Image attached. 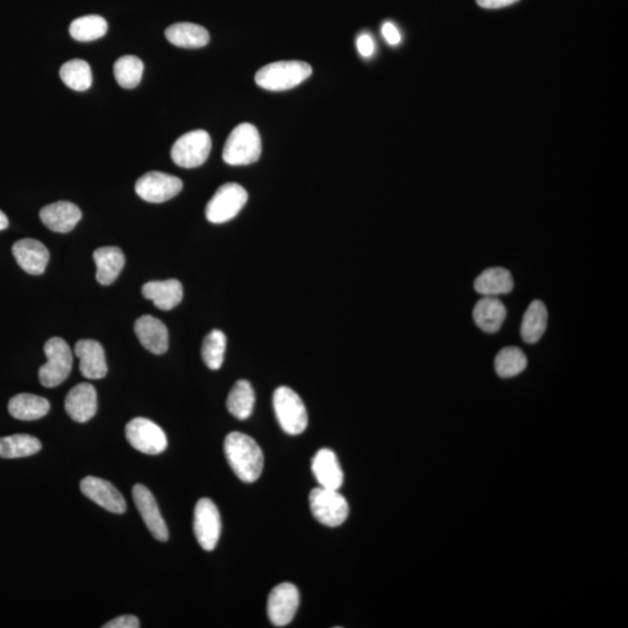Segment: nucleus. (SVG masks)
I'll return each instance as SVG.
<instances>
[{"label":"nucleus","mask_w":628,"mask_h":628,"mask_svg":"<svg viewBox=\"0 0 628 628\" xmlns=\"http://www.w3.org/2000/svg\"><path fill=\"white\" fill-rule=\"evenodd\" d=\"M132 493L134 503L139 509L142 519L154 538L159 541H167L169 539L168 527L164 519L162 518L155 497L142 484L134 485Z\"/></svg>","instance_id":"13"},{"label":"nucleus","mask_w":628,"mask_h":628,"mask_svg":"<svg viewBox=\"0 0 628 628\" xmlns=\"http://www.w3.org/2000/svg\"><path fill=\"white\" fill-rule=\"evenodd\" d=\"M47 362L39 370L40 383L46 388H55L68 378L73 368V353L65 340L51 338L45 345Z\"/></svg>","instance_id":"5"},{"label":"nucleus","mask_w":628,"mask_h":628,"mask_svg":"<svg viewBox=\"0 0 628 628\" xmlns=\"http://www.w3.org/2000/svg\"><path fill=\"white\" fill-rule=\"evenodd\" d=\"M262 152L261 137L254 125L243 122L232 130L225 144L223 159L231 165H248L259 161Z\"/></svg>","instance_id":"3"},{"label":"nucleus","mask_w":628,"mask_h":628,"mask_svg":"<svg viewBox=\"0 0 628 628\" xmlns=\"http://www.w3.org/2000/svg\"><path fill=\"white\" fill-rule=\"evenodd\" d=\"M165 38L181 49H203L209 42V34L203 26L191 22H177L165 30Z\"/></svg>","instance_id":"23"},{"label":"nucleus","mask_w":628,"mask_h":628,"mask_svg":"<svg viewBox=\"0 0 628 628\" xmlns=\"http://www.w3.org/2000/svg\"><path fill=\"white\" fill-rule=\"evenodd\" d=\"M527 367V358L518 347H507L495 358V370L501 378L518 376Z\"/></svg>","instance_id":"33"},{"label":"nucleus","mask_w":628,"mask_h":628,"mask_svg":"<svg viewBox=\"0 0 628 628\" xmlns=\"http://www.w3.org/2000/svg\"><path fill=\"white\" fill-rule=\"evenodd\" d=\"M507 314L504 304L499 298L488 296L480 299L473 310V322L489 334L497 333L501 329Z\"/></svg>","instance_id":"22"},{"label":"nucleus","mask_w":628,"mask_h":628,"mask_svg":"<svg viewBox=\"0 0 628 628\" xmlns=\"http://www.w3.org/2000/svg\"><path fill=\"white\" fill-rule=\"evenodd\" d=\"M49 410V402L46 398L37 396V394H19L17 396L12 397L9 402L11 416L19 419V420H38V419L47 416Z\"/></svg>","instance_id":"26"},{"label":"nucleus","mask_w":628,"mask_h":628,"mask_svg":"<svg viewBox=\"0 0 628 628\" xmlns=\"http://www.w3.org/2000/svg\"><path fill=\"white\" fill-rule=\"evenodd\" d=\"M211 148V137L207 130H192L173 144L172 159L179 167L197 168L207 162Z\"/></svg>","instance_id":"8"},{"label":"nucleus","mask_w":628,"mask_h":628,"mask_svg":"<svg viewBox=\"0 0 628 628\" xmlns=\"http://www.w3.org/2000/svg\"><path fill=\"white\" fill-rule=\"evenodd\" d=\"M312 515L320 524L338 527L345 523L349 515V501L339 490L315 488L310 493Z\"/></svg>","instance_id":"6"},{"label":"nucleus","mask_w":628,"mask_h":628,"mask_svg":"<svg viewBox=\"0 0 628 628\" xmlns=\"http://www.w3.org/2000/svg\"><path fill=\"white\" fill-rule=\"evenodd\" d=\"M15 261L27 274L39 276L45 272L49 262V252L45 244L35 239L17 241L12 247Z\"/></svg>","instance_id":"15"},{"label":"nucleus","mask_w":628,"mask_h":628,"mask_svg":"<svg viewBox=\"0 0 628 628\" xmlns=\"http://www.w3.org/2000/svg\"><path fill=\"white\" fill-rule=\"evenodd\" d=\"M358 49L363 57H370L375 51V43L369 34L359 35L358 39Z\"/></svg>","instance_id":"36"},{"label":"nucleus","mask_w":628,"mask_h":628,"mask_svg":"<svg viewBox=\"0 0 628 628\" xmlns=\"http://www.w3.org/2000/svg\"><path fill=\"white\" fill-rule=\"evenodd\" d=\"M81 490L83 495L111 513L122 515L128 509L124 497L108 481L93 476L85 477L81 482Z\"/></svg>","instance_id":"14"},{"label":"nucleus","mask_w":628,"mask_h":628,"mask_svg":"<svg viewBox=\"0 0 628 628\" xmlns=\"http://www.w3.org/2000/svg\"><path fill=\"white\" fill-rule=\"evenodd\" d=\"M144 62L134 55H126L114 63L113 73L118 84L124 89H134L140 84L144 75Z\"/></svg>","instance_id":"32"},{"label":"nucleus","mask_w":628,"mask_h":628,"mask_svg":"<svg viewBox=\"0 0 628 628\" xmlns=\"http://www.w3.org/2000/svg\"><path fill=\"white\" fill-rule=\"evenodd\" d=\"M108 22L101 15H85L71 22L70 35L76 41L89 42L98 40L108 33Z\"/></svg>","instance_id":"30"},{"label":"nucleus","mask_w":628,"mask_h":628,"mask_svg":"<svg viewBox=\"0 0 628 628\" xmlns=\"http://www.w3.org/2000/svg\"><path fill=\"white\" fill-rule=\"evenodd\" d=\"M183 181L179 177L161 172H149L137 180L136 191L141 199L148 203H164L179 195Z\"/></svg>","instance_id":"11"},{"label":"nucleus","mask_w":628,"mask_h":628,"mask_svg":"<svg viewBox=\"0 0 628 628\" xmlns=\"http://www.w3.org/2000/svg\"><path fill=\"white\" fill-rule=\"evenodd\" d=\"M477 4L484 9H501V7L512 5L519 0H476Z\"/></svg>","instance_id":"38"},{"label":"nucleus","mask_w":628,"mask_h":628,"mask_svg":"<svg viewBox=\"0 0 628 628\" xmlns=\"http://www.w3.org/2000/svg\"><path fill=\"white\" fill-rule=\"evenodd\" d=\"M382 34L386 42L391 46H396L402 40L401 33L393 22H385L382 27Z\"/></svg>","instance_id":"37"},{"label":"nucleus","mask_w":628,"mask_h":628,"mask_svg":"<svg viewBox=\"0 0 628 628\" xmlns=\"http://www.w3.org/2000/svg\"><path fill=\"white\" fill-rule=\"evenodd\" d=\"M248 200L246 190L238 183H226L217 190L207 207V218L212 224H224L235 218Z\"/></svg>","instance_id":"7"},{"label":"nucleus","mask_w":628,"mask_h":628,"mask_svg":"<svg viewBox=\"0 0 628 628\" xmlns=\"http://www.w3.org/2000/svg\"><path fill=\"white\" fill-rule=\"evenodd\" d=\"M312 472L320 487L339 490L343 483V472L333 450L323 448L318 450L312 460Z\"/></svg>","instance_id":"20"},{"label":"nucleus","mask_w":628,"mask_h":628,"mask_svg":"<svg viewBox=\"0 0 628 628\" xmlns=\"http://www.w3.org/2000/svg\"><path fill=\"white\" fill-rule=\"evenodd\" d=\"M75 354L80 358V370L85 378L101 379L108 374L105 351L94 340H80L75 346Z\"/></svg>","instance_id":"19"},{"label":"nucleus","mask_w":628,"mask_h":628,"mask_svg":"<svg viewBox=\"0 0 628 628\" xmlns=\"http://www.w3.org/2000/svg\"><path fill=\"white\" fill-rule=\"evenodd\" d=\"M299 606L297 587L291 583H282L272 588L268 598V617L272 625L284 627L294 620Z\"/></svg>","instance_id":"12"},{"label":"nucleus","mask_w":628,"mask_h":628,"mask_svg":"<svg viewBox=\"0 0 628 628\" xmlns=\"http://www.w3.org/2000/svg\"><path fill=\"white\" fill-rule=\"evenodd\" d=\"M96 263V279L102 286H110L119 276L125 266V255L118 247H102L93 252Z\"/></svg>","instance_id":"24"},{"label":"nucleus","mask_w":628,"mask_h":628,"mask_svg":"<svg viewBox=\"0 0 628 628\" xmlns=\"http://www.w3.org/2000/svg\"><path fill=\"white\" fill-rule=\"evenodd\" d=\"M312 75V66L303 61L270 63L256 73L255 82L270 91H286L295 88Z\"/></svg>","instance_id":"2"},{"label":"nucleus","mask_w":628,"mask_h":628,"mask_svg":"<svg viewBox=\"0 0 628 628\" xmlns=\"http://www.w3.org/2000/svg\"><path fill=\"white\" fill-rule=\"evenodd\" d=\"M134 331L141 345L150 353L164 354L169 347L167 326L153 315H142L137 320Z\"/></svg>","instance_id":"17"},{"label":"nucleus","mask_w":628,"mask_h":628,"mask_svg":"<svg viewBox=\"0 0 628 628\" xmlns=\"http://www.w3.org/2000/svg\"><path fill=\"white\" fill-rule=\"evenodd\" d=\"M276 417L280 428L290 436H298L307 428L305 405L296 391L287 386H279L272 397Z\"/></svg>","instance_id":"4"},{"label":"nucleus","mask_w":628,"mask_h":628,"mask_svg":"<svg viewBox=\"0 0 628 628\" xmlns=\"http://www.w3.org/2000/svg\"><path fill=\"white\" fill-rule=\"evenodd\" d=\"M193 532L204 551L211 552L216 548L220 538L221 519L219 509L211 500L201 499L196 504Z\"/></svg>","instance_id":"10"},{"label":"nucleus","mask_w":628,"mask_h":628,"mask_svg":"<svg viewBox=\"0 0 628 628\" xmlns=\"http://www.w3.org/2000/svg\"><path fill=\"white\" fill-rule=\"evenodd\" d=\"M41 448V442L29 434L0 438V457L3 459L31 456L40 452Z\"/></svg>","instance_id":"29"},{"label":"nucleus","mask_w":628,"mask_h":628,"mask_svg":"<svg viewBox=\"0 0 628 628\" xmlns=\"http://www.w3.org/2000/svg\"><path fill=\"white\" fill-rule=\"evenodd\" d=\"M140 622L136 615H121L102 625V628H139Z\"/></svg>","instance_id":"35"},{"label":"nucleus","mask_w":628,"mask_h":628,"mask_svg":"<svg viewBox=\"0 0 628 628\" xmlns=\"http://www.w3.org/2000/svg\"><path fill=\"white\" fill-rule=\"evenodd\" d=\"M9 227V219L5 216V213L0 209V231L6 230Z\"/></svg>","instance_id":"39"},{"label":"nucleus","mask_w":628,"mask_h":628,"mask_svg":"<svg viewBox=\"0 0 628 628\" xmlns=\"http://www.w3.org/2000/svg\"><path fill=\"white\" fill-rule=\"evenodd\" d=\"M548 311L541 300L529 304L520 326V335L526 343H536L547 330Z\"/></svg>","instance_id":"27"},{"label":"nucleus","mask_w":628,"mask_h":628,"mask_svg":"<svg viewBox=\"0 0 628 628\" xmlns=\"http://www.w3.org/2000/svg\"><path fill=\"white\" fill-rule=\"evenodd\" d=\"M226 335L219 330L209 332L201 346V358L209 369L218 370L223 366L226 351Z\"/></svg>","instance_id":"34"},{"label":"nucleus","mask_w":628,"mask_h":628,"mask_svg":"<svg viewBox=\"0 0 628 628\" xmlns=\"http://www.w3.org/2000/svg\"><path fill=\"white\" fill-rule=\"evenodd\" d=\"M473 287L480 295L496 297V296L512 292L515 282H513L511 272L505 268H489L475 279Z\"/></svg>","instance_id":"25"},{"label":"nucleus","mask_w":628,"mask_h":628,"mask_svg":"<svg viewBox=\"0 0 628 628\" xmlns=\"http://www.w3.org/2000/svg\"><path fill=\"white\" fill-rule=\"evenodd\" d=\"M40 219L46 227L57 233H69L82 219L80 208L70 201H57L43 208Z\"/></svg>","instance_id":"18"},{"label":"nucleus","mask_w":628,"mask_h":628,"mask_svg":"<svg viewBox=\"0 0 628 628\" xmlns=\"http://www.w3.org/2000/svg\"><path fill=\"white\" fill-rule=\"evenodd\" d=\"M61 80L75 91H86L93 85V71L88 62L75 58L66 62L60 69Z\"/></svg>","instance_id":"31"},{"label":"nucleus","mask_w":628,"mask_h":628,"mask_svg":"<svg viewBox=\"0 0 628 628\" xmlns=\"http://www.w3.org/2000/svg\"><path fill=\"white\" fill-rule=\"evenodd\" d=\"M66 411L73 420L86 422L97 412V393L93 385L81 383L69 391L66 398Z\"/></svg>","instance_id":"16"},{"label":"nucleus","mask_w":628,"mask_h":628,"mask_svg":"<svg viewBox=\"0 0 628 628\" xmlns=\"http://www.w3.org/2000/svg\"><path fill=\"white\" fill-rule=\"evenodd\" d=\"M142 295L160 310L170 311L183 299V287L177 279L153 280L142 287Z\"/></svg>","instance_id":"21"},{"label":"nucleus","mask_w":628,"mask_h":628,"mask_svg":"<svg viewBox=\"0 0 628 628\" xmlns=\"http://www.w3.org/2000/svg\"><path fill=\"white\" fill-rule=\"evenodd\" d=\"M255 393L250 382L240 379L233 386L227 398V409L233 417L246 420L254 410Z\"/></svg>","instance_id":"28"},{"label":"nucleus","mask_w":628,"mask_h":628,"mask_svg":"<svg viewBox=\"0 0 628 628\" xmlns=\"http://www.w3.org/2000/svg\"><path fill=\"white\" fill-rule=\"evenodd\" d=\"M126 439L134 449L147 454L159 456L168 447L167 436L155 422L146 418H134L126 425Z\"/></svg>","instance_id":"9"},{"label":"nucleus","mask_w":628,"mask_h":628,"mask_svg":"<svg viewBox=\"0 0 628 628\" xmlns=\"http://www.w3.org/2000/svg\"><path fill=\"white\" fill-rule=\"evenodd\" d=\"M224 449L228 464L239 480L244 483H254L260 479L264 457L262 449L252 438L232 432L225 439Z\"/></svg>","instance_id":"1"}]
</instances>
